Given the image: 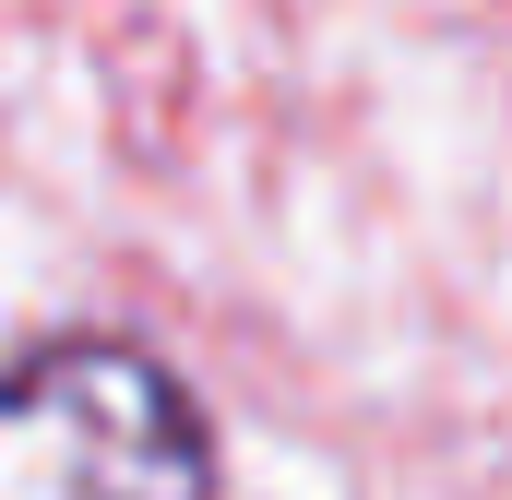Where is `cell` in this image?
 Masks as SVG:
<instances>
[{
  "instance_id": "6da1fadb",
  "label": "cell",
  "mask_w": 512,
  "mask_h": 500,
  "mask_svg": "<svg viewBox=\"0 0 512 500\" xmlns=\"http://www.w3.org/2000/svg\"><path fill=\"white\" fill-rule=\"evenodd\" d=\"M0 500H215V417L131 334L0 358Z\"/></svg>"
}]
</instances>
